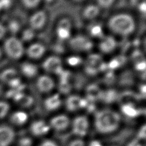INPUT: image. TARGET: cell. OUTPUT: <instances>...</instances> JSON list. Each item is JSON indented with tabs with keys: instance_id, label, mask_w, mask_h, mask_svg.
<instances>
[{
	"instance_id": "cell-1",
	"label": "cell",
	"mask_w": 146,
	"mask_h": 146,
	"mask_svg": "<svg viewBox=\"0 0 146 146\" xmlns=\"http://www.w3.org/2000/svg\"><path fill=\"white\" fill-rule=\"evenodd\" d=\"M121 123L120 115L115 111L104 109L97 111L94 116V125L100 133L108 134L116 131Z\"/></svg>"
},
{
	"instance_id": "cell-2",
	"label": "cell",
	"mask_w": 146,
	"mask_h": 146,
	"mask_svg": "<svg viewBox=\"0 0 146 146\" xmlns=\"http://www.w3.org/2000/svg\"><path fill=\"white\" fill-rule=\"evenodd\" d=\"M109 28L113 33L126 36L131 34L135 29L133 18L127 14H119L112 16L108 22Z\"/></svg>"
},
{
	"instance_id": "cell-3",
	"label": "cell",
	"mask_w": 146,
	"mask_h": 146,
	"mask_svg": "<svg viewBox=\"0 0 146 146\" xmlns=\"http://www.w3.org/2000/svg\"><path fill=\"white\" fill-rule=\"evenodd\" d=\"M3 50L6 55L12 59L21 58L24 53V48L21 40L15 36L7 38L3 43Z\"/></svg>"
},
{
	"instance_id": "cell-4",
	"label": "cell",
	"mask_w": 146,
	"mask_h": 146,
	"mask_svg": "<svg viewBox=\"0 0 146 146\" xmlns=\"http://www.w3.org/2000/svg\"><path fill=\"white\" fill-rule=\"evenodd\" d=\"M90 122L84 115L76 116L72 122V133L78 137L85 136L88 131Z\"/></svg>"
},
{
	"instance_id": "cell-5",
	"label": "cell",
	"mask_w": 146,
	"mask_h": 146,
	"mask_svg": "<svg viewBox=\"0 0 146 146\" xmlns=\"http://www.w3.org/2000/svg\"><path fill=\"white\" fill-rule=\"evenodd\" d=\"M48 124L50 128L57 131H62L67 129L69 126L70 120L66 115L58 114L53 116L50 119Z\"/></svg>"
},
{
	"instance_id": "cell-6",
	"label": "cell",
	"mask_w": 146,
	"mask_h": 146,
	"mask_svg": "<svg viewBox=\"0 0 146 146\" xmlns=\"http://www.w3.org/2000/svg\"><path fill=\"white\" fill-rule=\"evenodd\" d=\"M50 129L49 124L41 119L34 121L30 127L31 133L35 136H44L49 132Z\"/></svg>"
},
{
	"instance_id": "cell-7",
	"label": "cell",
	"mask_w": 146,
	"mask_h": 146,
	"mask_svg": "<svg viewBox=\"0 0 146 146\" xmlns=\"http://www.w3.org/2000/svg\"><path fill=\"white\" fill-rule=\"evenodd\" d=\"M43 67L48 72L59 73L62 71L61 60L55 56H50L43 63Z\"/></svg>"
},
{
	"instance_id": "cell-8",
	"label": "cell",
	"mask_w": 146,
	"mask_h": 146,
	"mask_svg": "<svg viewBox=\"0 0 146 146\" xmlns=\"http://www.w3.org/2000/svg\"><path fill=\"white\" fill-rule=\"evenodd\" d=\"M15 132L10 127L0 126V146H9L14 140Z\"/></svg>"
},
{
	"instance_id": "cell-9",
	"label": "cell",
	"mask_w": 146,
	"mask_h": 146,
	"mask_svg": "<svg viewBox=\"0 0 146 146\" xmlns=\"http://www.w3.org/2000/svg\"><path fill=\"white\" fill-rule=\"evenodd\" d=\"M71 47L76 51H87L91 48L92 44L87 38L76 36L70 40Z\"/></svg>"
},
{
	"instance_id": "cell-10",
	"label": "cell",
	"mask_w": 146,
	"mask_h": 146,
	"mask_svg": "<svg viewBox=\"0 0 146 146\" xmlns=\"http://www.w3.org/2000/svg\"><path fill=\"white\" fill-rule=\"evenodd\" d=\"M87 103V99L77 95L70 96L66 100V106L70 111H75L79 109L85 108Z\"/></svg>"
},
{
	"instance_id": "cell-11",
	"label": "cell",
	"mask_w": 146,
	"mask_h": 146,
	"mask_svg": "<svg viewBox=\"0 0 146 146\" xmlns=\"http://www.w3.org/2000/svg\"><path fill=\"white\" fill-rule=\"evenodd\" d=\"M46 16L42 11H38L35 13L30 17L29 24L32 30H38L41 29L45 24Z\"/></svg>"
},
{
	"instance_id": "cell-12",
	"label": "cell",
	"mask_w": 146,
	"mask_h": 146,
	"mask_svg": "<svg viewBox=\"0 0 146 146\" xmlns=\"http://www.w3.org/2000/svg\"><path fill=\"white\" fill-rule=\"evenodd\" d=\"M54 87V81L48 76L42 75L37 79L36 87L41 92H48L53 89Z\"/></svg>"
},
{
	"instance_id": "cell-13",
	"label": "cell",
	"mask_w": 146,
	"mask_h": 146,
	"mask_svg": "<svg viewBox=\"0 0 146 146\" xmlns=\"http://www.w3.org/2000/svg\"><path fill=\"white\" fill-rule=\"evenodd\" d=\"M101 59L100 56L96 54L90 55L87 59L86 67L87 72L90 74H95L96 73L102 65Z\"/></svg>"
},
{
	"instance_id": "cell-14",
	"label": "cell",
	"mask_w": 146,
	"mask_h": 146,
	"mask_svg": "<svg viewBox=\"0 0 146 146\" xmlns=\"http://www.w3.org/2000/svg\"><path fill=\"white\" fill-rule=\"evenodd\" d=\"M28 119V114L23 110L15 111L10 116V122L17 126H21L25 124L27 121Z\"/></svg>"
},
{
	"instance_id": "cell-15",
	"label": "cell",
	"mask_w": 146,
	"mask_h": 146,
	"mask_svg": "<svg viewBox=\"0 0 146 146\" xmlns=\"http://www.w3.org/2000/svg\"><path fill=\"white\" fill-rule=\"evenodd\" d=\"M44 46L38 43H35L31 44L27 49V54L28 56L32 59L40 58L45 52Z\"/></svg>"
},
{
	"instance_id": "cell-16",
	"label": "cell",
	"mask_w": 146,
	"mask_h": 146,
	"mask_svg": "<svg viewBox=\"0 0 146 146\" xmlns=\"http://www.w3.org/2000/svg\"><path fill=\"white\" fill-rule=\"evenodd\" d=\"M62 104V100L59 95L54 94L47 98L44 102L45 108L47 111H53L58 109Z\"/></svg>"
},
{
	"instance_id": "cell-17",
	"label": "cell",
	"mask_w": 146,
	"mask_h": 146,
	"mask_svg": "<svg viewBox=\"0 0 146 146\" xmlns=\"http://www.w3.org/2000/svg\"><path fill=\"white\" fill-rule=\"evenodd\" d=\"M116 46L115 39L111 36H107L103 38L99 44L100 51L104 53H109L112 51Z\"/></svg>"
},
{
	"instance_id": "cell-18",
	"label": "cell",
	"mask_w": 146,
	"mask_h": 146,
	"mask_svg": "<svg viewBox=\"0 0 146 146\" xmlns=\"http://www.w3.org/2000/svg\"><path fill=\"white\" fill-rule=\"evenodd\" d=\"M87 100L94 102L100 99L102 91L99 87L96 85H90L86 90Z\"/></svg>"
},
{
	"instance_id": "cell-19",
	"label": "cell",
	"mask_w": 146,
	"mask_h": 146,
	"mask_svg": "<svg viewBox=\"0 0 146 146\" xmlns=\"http://www.w3.org/2000/svg\"><path fill=\"white\" fill-rule=\"evenodd\" d=\"M21 70L22 73L28 78H33L37 73V67L33 63L26 62L22 64Z\"/></svg>"
},
{
	"instance_id": "cell-20",
	"label": "cell",
	"mask_w": 146,
	"mask_h": 146,
	"mask_svg": "<svg viewBox=\"0 0 146 146\" xmlns=\"http://www.w3.org/2000/svg\"><path fill=\"white\" fill-rule=\"evenodd\" d=\"M122 113L127 117L134 118L139 115V111L133 104H123L121 107Z\"/></svg>"
},
{
	"instance_id": "cell-21",
	"label": "cell",
	"mask_w": 146,
	"mask_h": 146,
	"mask_svg": "<svg viewBox=\"0 0 146 146\" xmlns=\"http://www.w3.org/2000/svg\"><path fill=\"white\" fill-rule=\"evenodd\" d=\"M99 13V8L94 5L87 6L83 11V15L87 19H93L97 17Z\"/></svg>"
},
{
	"instance_id": "cell-22",
	"label": "cell",
	"mask_w": 146,
	"mask_h": 146,
	"mask_svg": "<svg viewBox=\"0 0 146 146\" xmlns=\"http://www.w3.org/2000/svg\"><path fill=\"white\" fill-rule=\"evenodd\" d=\"M117 97L116 91L113 90H108L105 92H102L100 99L106 103H112L114 102Z\"/></svg>"
},
{
	"instance_id": "cell-23",
	"label": "cell",
	"mask_w": 146,
	"mask_h": 146,
	"mask_svg": "<svg viewBox=\"0 0 146 146\" xmlns=\"http://www.w3.org/2000/svg\"><path fill=\"white\" fill-rule=\"evenodd\" d=\"M16 75H17L16 71L14 70V69L9 68L5 70L1 75L0 77L4 81H7L11 83L12 81L16 79L17 78Z\"/></svg>"
},
{
	"instance_id": "cell-24",
	"label": "cell",
	"mask_w": 146,
	"mask_h": 146,
	"mask_svg": "<svg viewBox=\"0 0 146 146\" xmlns=\"http://www.w3.org/2000/svg\"><path fill=\"white\" fill-rule=\"evenodd\" d=\"M10 106L9 104L4 100H0V120L6 117L9 113Z\"/></svg>"
},
{
	"instance_id": "cell-25",
	"label": "cell",
	"mask_w": 146,
	"mask_h": 146,
	"mask_svg": "<svg viewBox=\"0 0 146 146\" xmlns=\"http://www.w3.org/2000/svg\"><path fill=\"white\" fill-rule=\"evenodd\" d=\"M57 35L61 39H66L70 35V30L63 27H58L57 29Z\"/></svg>"
},
{
	"instance_id": "cell-26",
	"label": "cell",
	"mask_w": 146,
	"mask_h": 146,
	"mask_svg": "<svg viewBox=\"0 0 146 146\" xmlns=\"http://www.w3.org/2000/svg\"><path fill=\"white\" fill-rule=\"evenodd\" d=\"M23 5L27 8L35 7L40 3L41 0H21Z\"/></svg>"
},
{
	"instance_id": "cell-27",
	"label": "cell",
	"mask_w": 146,
	"mask_h": 146,
	"mask_svg": "<svg viewBox=\"0 0 146 146\" xmlns=\"http://www.w3.org/2000/svg\"><path fill=\"white\" fill-rule=\"evenodd\" d=\"M91 34L95 37L101 36L103 35V31L102 28L99 25H95L91 28L90 30Z\"/></svg>"
},
{
	"instance_id": "cell-28",
	"label": "cell",
	"mask_w": 146,
	"mask_h": 146,
	"mask_svg": "<svg viewBox=\"0 0 146 146\" xmlns=\"http://www.w3.org/2000/svg\"><path fill=\"white\" fill-rule=\"evenodd\" d=\"M32 140L29 137H22L19 140L18 146H31Z\"/></svg>"
},
{
	"instance_id": "cell-29",
	"label": "cell",
	"mask_w": 146,
	"mask_h": 146,
	"mask_svg": "<svg viewBox=\"0 0 146 146\" xmlns=\"http://www.w3.org/2000/svg\"><path fill=\"white\" fill-rule=\"evenodd\" d=\"M98 5L103 8L109 7L113 3L114 0H96Z\"/></svg>"
},
{
	"instance_id": "cell-30",
	"label": "cell",
	"mask_w": 146,
	"mask_h": 146,
	"mask_svg": "<svg viewBox=\"0 0 146 146\" xmlns=\"http://www.w3.org/2000/svg\"><path fill=\"white\" fill-rule=\"evenodd\" d=\"M34 36V32L33 31L32 29H29L25 30L23 34H22V37L23 39L25 40H29L32 39Z\"/></svg>"
},
{
	"instance_id": "cell-31",
	"label": "cell",
	"mask_w": 146,
	"mask_h": 146,
	"mask_svg": "<svg viewBox=\"0 0 146 146\" xmlns=\"http://www.w3.org/2000/svg\"><path fill=\"white\" fill-rule=\"evenodd\" d=\"M68 146H85V143L82 139L79 138L72 140Z\"/></svg>"
},
{
	"instance_id": "cell-32",
	"label": "cell",
	"mask_w": 146,
	"mask_h": 146,
	"mask_svg": "<svg viewBox=\"0 0 146 146\" xmlns=\"http://www.w3.org/2000/svg\"><path fill=\"white\" fill-rule=\"evenodd\" d=\"M58 27H63V28H66L67 29H70L71 28V24L69 21L67 19H63L59 23Z\"/></svg>"
},
{
	"instance_id": "cell-33",
	"label": "cell",
	"mask_w": 146,
	"mask_h": 146,
	"mask_svg": "<svg viewBox=\"0 0 146 146\" xmlns=\"http://www.w3.org/2000/svg\"><path fill=\"white\" fill-rule=\"evenodd\" d=\"M68 62L70 64L72 65V66H75L76 64H78L80 62V59L78 58V57H75V56H72L69 59H68Z\"/></svg>"
},
{
	"instance_id": "cell-34",
	"label": "cell",
	"mask_w": 146,
	"mask_h": 146,
	"mask_svg": "<svg viewBox=\"0 0 146 146\" xmlns=\"http://www.w3.org/2000/svg\"><path fill=\"white\" fill-rule=\"evenodd\" d=\"M39 146H58L57 144L51 140H46L43 141Z\"/></svg>"
},
{
	"instance_id": "cell-35",
	"label": "cell",
	"mask_w": 146,
	"mask_h": 146,
	"mask_svg": "<svg viewBox=\"0 0 146 146\" xmlns=\"http://www.w3.org/2000/svg\"><path fill=\"white\" fill-rule=\"evenodd\" d=\"M11 5V0H0V10L8 7Z\"/></svg>"
},
{
	"instance_id": "cell-36",
	"label": "cell",
	"mask_w": 146,
	"mask_h": 146,
	"mask_svg": "<svg viewBox=\"0 0 146 146\" xmlns=\"http://www.w3.org/2000/svg\"><path fill=\"white\" fill-rule=\"evenodd\" d=\"M6 33V28L5 26L0 23V39H2Z\"/></svg>"
},
{
	"instance_id": "cell-37",
	"label": "cell",
	"mask_w": 146,
	"mask_h": 146,
	"mask_svg": "<svg viewBox=\"0 0 146 146\" xmlns=\"http://www.w3.org/2000/svg\"><path fill=\"white\" fill-rule=\"evenodd\" d=\"M130 1L132 5L136 7H139L141 4L145 3V0H130Z\"/></svg>"
},
{
	"instance_id": "cell-38",
	"label": "cell",
	"mask_w": 146,
	"mask_h": 146,
	"mask_svg": "<svg viewBox=\"0 0 146 146\" xmlns=\"http://www.w3.org/2000/svg\"><path fill=\"white\" fill-rule=\"evenodd\" d=\"M88 146H103V145L101 141L98 140H93L90 142Z\"/></svg>"
},
{
	"instance_id": "cell-39",
	"label": "cell",
	"mask_w": 146,
	"mask_h": 146,
	"mask_svg": "<svg viewBox=\"0 0 146 146\" xmlns=\"http://www.w3.org/2000/svg\"><path fill=\"white\" fill-rule=\"evenodd\" d=\"M145 67V64L144 62H141L137 63V66H136V68L139 70H144Z\"/></svg>"
},
{
	"instance_id": "cell-40",
	"label": "cell",
	"mask_w": 146,
	"mask_h": 146,
	"mask_svg": "<svg viewBox=\"0 0 146 146\" xmlns=\"http://www.w3.org/2000/svg\"><path fill=\"white\" fill-rule=\"evenodd\" d=\"M139 9L140 10V11L141 12H145V9H146V7H145V3H144L143 4H141V5H140L139 7Z\"/></svg>"
},
{
	"instance_id": "cell-41",
	"label": "cell",
	"mask_w": 146,
	"mask_h": 146,
	"mask_svg": "<svg viewBox=\"0 0 146 146\" xmlns=\"http://www.w3.org/2000/svg\"><path fill=\"white\" fill-rule=\"evenodd\" d=\"M1 55H2V51H1V50L0 48V58L1 57Z\"/></svg>"
},
{
	"instance_id": "cell-42",
	"label": "cell",
	"mask_w": 146,
	"mask_h": 146,
	"mask_svg": "<svg viewBox=\"0 0 146 146\" xmlns=\"http://www.w3.org/2000/svg\"><path fill=\"white\" fill-rule=\"evenodd\" d=\"M73 1H82V0H73Z\"/></svg>"
},
{
	"instance_id": "cell-43",
	"label": "cell",
	"mask_w": 146,
	"mask_h": 146,
	"mask_svg": "<svg viewBox=\"0 0 146 146\" xmlns=\"http://www.w3.org/2000/svg\"><path fill=\"white\" fill-rule=\"evenodd\" d=\"M112 146H114V145H112Z\"/></svg>"
},
{
	"instance_id": "cell-44",
	"label": "cell",
	"mask_w": 146,
	"mask_h": 146,
	"mask_svg": "<svg viewBox=\"0 0 146 146\" xmlns=\"http://www.w3.org/2000/svg\"></svg>"
}]
</instances>
